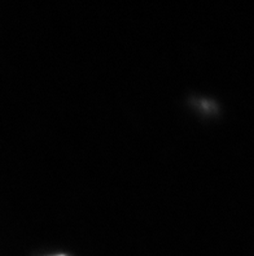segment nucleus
Segmentation results:
<instances>
[{
	"label": "nucleus",
	"instance_id": "obj_1",
	"mask_svg": "<svg viewBox=\"0 0 254 256\" xmlns=\"http://www.w3.org/2000/svg\"><path fill=\"white\" fill-rule=\"evenodd\" d=\"M55 256H64V255H55Z\"/></svg>",
	"mask_w": 254,
	"mask_h": 256
}]
</instances>
